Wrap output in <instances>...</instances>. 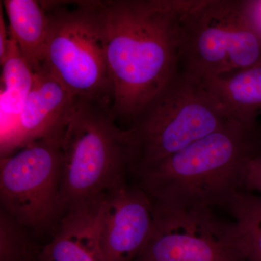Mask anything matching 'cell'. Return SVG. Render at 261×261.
I'll return each mask as SVG.
<instances>
[{
  "label": "cell",
  "instance_id": "6da1fadb",
  "mask_svg": "<svg viewBox=\"0 0 261 261\" xmlns=\"http://www.w3.org/2000/svg\"><path fill=\"white\" fill-rule=\"evenodd\" d=\"M191 3L97 1L117 123L129 126L179 73L182 18Z\"/></svg>",
  "mask_w": 261,
  "mask_h": 261
},
{
  "label": "cell",
  "instance_id": "7a4b0ae2",
  "mask_svg": "<svg viewBox=\"0 0 261 261\" xmlns=\"http://www.w3.org/2000/svg\"><path fill=\"white\" fill-rule=\"evenodd\" d=\"M255 128L228 120L210 135L133 174L136 185L154 205L178 210L224 209L243 190L247 163L257 154Z\"/></svg>",
  "mask_w": 261,
  "mask_h": 261
},
{
  "label": "cell",
  "instance_id": "3957f363",
  "mask_svg": "<svg viewBox=\"0 0 261 261\" xmlns=\"http://www.w3.org/2000/svg\"><path fill=\"white\" fill-rule=\"evenodd\" d=\"M62 147L63 216L95 212L127 185L132 161L129 143L126 129L118 126L107 103L79 99Z\"/></svg>",
  "mask_w": 261,
  "mask_h": 261
},
{
  "label": "cell",
  "instance_id": "277c9868",
  "mask_svg": "<svg viewBox=\"0 0 261 261\" xmlns=\"http://www.w3.org/2000/svg\"><path fill=\"white\" fill-rule=\"evenodd\" d=\"M228 120L200 81L179 72L125 128L132 160L130 174L210 135Z\"/></svg>",
  "mask_w": 261,
  "mask_h": 261
},
{
  "label": "cell",
  "instance_id": "5b68a950",
  "mask_svg": "<svg viewBox=\"0 0 261 261\" xmlns=\"http://www.w3.org/2000/svg\"><path fill=\"white\" fill-rule=\"evenodd\" d=\"M182 71L200 81L261 63V31L250 1L192 0L182 18Z\"/></svg>",
  "mask_w": 261,
  "mask_h": 261
},
{
  "label": "cell",
  "instance_id": "8992f818",
  "mask_svg": "<svg viewBox=\"0 0 261 261\" xmlns=\"http://www.w3.org/2000/svg\"><path fill=\"white\" fill-rule=\"evenodd\" d=\"M42 3L49 20L44 66L75 97L111 106L113 84L97 1Z\"/></svg>",
  "mask_w": 261,
  "mask_h": 261
},
{
  "label": "cell",
  "instance_id": "52a82bcc",
  "mask_svg": "<svg viewBox=\"0 0 261 261\" xmlns=\"http://www.w3.org/2000/svg\"><path fill=\"white\" fill-rule=\"evenodd\" d=\"M63 135L34 141L1 159V207L25 228L42 231L63 217Z\"/></svg>",
  "mask_w": 261,
  "mask_h": 261
},
{
  "label": "cell",
  "instance_id": "ba28073f",
  "mask_svg": "<svg viewBox=\"0 0 261 261\" xmlns=\"http://www.w3.org/2000/svg\"><path fill=\"white\" fill-rule=\"evenodd\" d=\"M153 205L152 234L134 261H247L237 245L234 223L212 209Z\"/></svg>",
  "mask_w": 261,
  "mask_h": 261
},
{
  "label": "cell",
  "instance_id": "9c48e42d",
  "mask_svg": "<svg viewBox=\"0 0 261 261\" xmlns=\"http://www.w3.org/2000/svg\"><path fill=\"white\" fill-rule=\"evenodd\" d=\"M79 99L43 65L14 125L2 137V158L34 141L63 135Z\"/></svg>",
  "mask_w": 261,
  "mask_h": 261
},
{
  "label": "cell",
  "instance_id": "30bf717a",
  "mask_svg": "<svg viewBox=\"0 0 261 261\" xmlns=\"http://www.w3.org/2000/svg\"><path fill=\"white\" fill-rule=\"evenodd\" d=\"M154 226V205L137 185L122 187L99 211V243L105 261H134Z\"/></svg>",
  "mask_w": 261,
  "mask_h": 261
},
{
  "label": "cell",
  "instance_id": "8fae6325",
  "mask_svg": "<svg viewBox=\"0 0 261 261\" xmlns=\"http://www.w3.org/2000/svg\"><path fill=\"white\" fill-rule=\"evenodd\" d=\"M200 82L229 119L251 129L256 128L261 114V63Z\"/></svg>",
  "mask_w": 261,
  "mask_h": 261
},
{
  "label": "cell",
  "instance_id": "7c38bea8",
  "mask_svg": "<svg viewBox=\"0 0 261 261\" xmlns=\"http://www.w3.org/2000/svg\"><path fill=\"white\" fill-rule=\"evenodd\" d=\"M99 211L63 216L56 236L41 248L38 261H105L99 243Z\"/></svg>",
  "mask_w": 261,
  "mask_h": 261
},
{
  "label": "cell",
  "instance_id": "4fadbf2b",
  "mask_svg": "<svg viewBox=\"0 0 261 261\" xmlns=\"http://www.w3.org/2000/svg\"><path fill=\"white\" fill-rule=\"evenodd\" d=\"M9 19L10 36L16 41L34 73L42 69L45 57L49 20L42 1H2Z\"/></svg>",
  "mask_w": 261,
  "mask_h": 261
},
{
  "label": "cell",
  "instance_id": "5bb4252c",
  "mask_svg": "<svg viewBox=\"0 0 261 261\" xmlns=\"http://www.w3.org/2000/svg\"><path fill=\"white\" fill-rule=\"evenodd\" d=\"M2 89L0 94L2 124L8 126L2 132L6 135L21 112L34 85L35 73L24 58L16 41L10 37L6 57L1 64Z\"/></svg>",
  "mask_w": 261,
  "mask_h": 261
},
{
  "label": "cell",
  "instance_id": "9a60e30c",
  "mask_svg": "<svg viewBox=\"0 0 261 261\" xmlns=\"http://www.w3.org/2000/svg\"><path fill=\"white\" fill-rule=\"evenodd\" d=\"M224 209L236 221L237 245L245 260L261 261V195L240 190Z\"/></svg>",
  "mask_w": 261,
  "mask_h": 261
},
{
  "label": "cell",
  "instance_id": "2e32d148",
  "mask_svg": "<svg viewBox=\"0 0 261 261\" xmlns=\"http://www.w3.org/2000/svg\"><path fill=\"white\" fill-rule=\"evenodd\" d=\"M25 229L1 207L0 261H38L42 247L31 241Z\"/></svg>",
  "mask_w": 261,
  "mask_h": 261
},
{
  "label": "cell",
  "instance_id": "e0dca14e",
  "mask_svg": "<svg viewBox=\"0 0 261 261\" xmlns=\"http://www.w3.org/2000/svg\"><path fill=\"white\" fill-rule=\"evenodd\" d=\"M243 190L261 195V154L254 156L247 163Z\"/></svg>",
  "mask_w": 261,
  "mask_h": 261
},
{
  "label": "cell",
  "instance_id": "ac0fdd59",
  "mask_svg": "<svg viewBox=\"0 0 261 261\" xmlns=\"http://www.w3.org/2000/svg\"><path fill=\"white\" fill-rule=\"evenodd\" d=\"M3 3L0 4V63H3L6 57L7 49L10 40L9 29H7L4 15H3Z\"/></svg>",
  "mask_w": 261,
  "mask_h": 261
},
{
  "label": "cell",
  "instance_id": "d6986e66",
  "mask_svg": "<svg viewBox=\"0 0 261 261\" xmlns=\"http://www.w3.org/2000/svg\"><path fill=\"white\" fill-rule=\"evenodd\" d=\"M255 141H256L257 154H261V127L255 128Z\"/></svg>",
  "mask_w": 261,
  "mask_h": 261
}]
</instances>
